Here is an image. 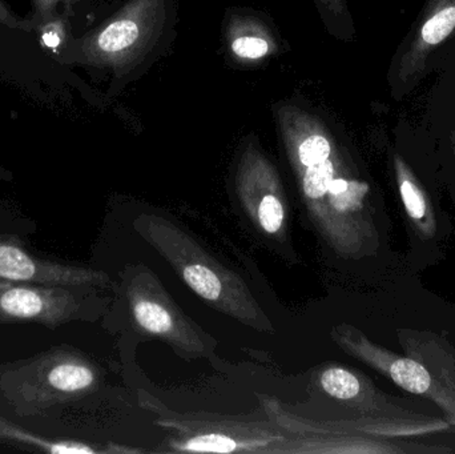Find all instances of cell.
I'll return each mask as SVG.
<instances>
[{
	"label": "cell",
	"instance_id": "obj_1",
	"mask_svg": "<svg viewBox=\"0 0 455 454\" xmlns=\"http://www.w3.org/2000/svg\"><path fill=\"white\" fill-rule=\"evenodd\" d=\"M76 287L84 285L4 283L0 285V324L36 323L56 328L82 319L84 301Z\"/></svg>",
	"mask_w": 455,
	"mask_h": 454
},
{
	"label": "cell",
	"instance_id": "obj_2",
	"mask_svg": "<svg viewBox=\"0 0 455 454\" xmlns=\"http://www.w3.org/2000/svg\"><path fill=\"white\" fill-rule=\"evenodd\" d=\"M455 35V0H432L398 53L403 87L416 84L432 56Z\"/></svg>",
	"mask_w": 455,
	"mask_h": 454
},
{
	"label": "cell",
	"instance_id": "obj_3",
	"mask_svg": "<svg viewBox=\"0 0 455 454\" xmlns=\"http://www.w3.org/2000/svg\"><path fill=\"white\" fill-rule=\"evenodd\" d=\"M0 280L50 285H98L106 282L101 272L35 258L16 240L0 237Z\"/></svg>",
	"mask_w": 455,
	"mask_h": 454
},
{
	"label": "cell",
	"instance_id": "obj_4",
	"mask_svg": "<svg viewBox=\"0 0 455 454\" xmlns=\"http://www.w3.org/2000/svg\"><path fill=\"white\" fill-rule=\"evenodd\" d=\"M36 370V375L42 376V380H37L34 386L42 384L45 399L52 396V400H58L79 394L90 388L95 381L92 370L75 359H48L42 367L37 365Z\"/></svg>",
	"mask_w": 455,
	"mask_h": 454
},
{
	"label": "cell",
	"instance_id": "obj_5",
	"mask_svg": "<svg viewBox=\"0 0 455 454\" xmlns=\"http://www.w3.org/2000/svg\"><path fill=\"white\" fill-rule=\"evenodd\" d=\"M138 37V24L130 19H119L99 32L92 43L85 44V50L88 56L109 58L135 44Z\"/></svg>",
	"mask_w": 455,
	"mask_h": 454
},
{
	"label": "cell",
	"instance_id": "obj_6",
	"mask_svg": "<svg viewBox=\"0 0 455 454\" xmlns=\"http://www.w3.org/2000/svg\"><path fill=\"white\" fill-rule=\"evenodd\" d=\"M387 372L395 384L411 394H429L432 389V378L427 368L414 360H389L387 362Z\"/></svg>",
	"mask_w": 455,
	"mask_h": 454
},
{
	"label": "cell",
	"instance_id": "obj_7",
	"mask_svg": "<svg viewBox=\"0 0 455 454\" xmlns=\"http://www.w3.org/2000/svg\"><path fill=\"white\" fill-rule=\"evenodd\" d=\"M133 315L138 324L152 335H168L175 327V322L168 309L155 301H136Z\"/></svg>",
	"mask_w": 455,
	"mask_h": 454
},
{
	"label": "cell",
	"instance_id": "obj_8",
	"mask_svg": "<svg viewBox=\"0 0 455 454\" xmlns=\"http://www.w3.org/2000/svg\"><path fill=\"white\" fill-rule=\"evenodd\" d=\"M183 277L187 284L205 300L218 301L223 292L218 274L202 264L184 267Z\"/></svg>",
	"mask_w": 455,
	"mask_h": 454
},
{
	"label": "cell",
	"instance_id": "obj_9",
	"mask_svg": "<svg viewBox=\"0 0 455 454\" xmlns=\"http://www.w3.org/2000/svg\"><path fill=\"white\" fill-rule=\"evenodd\" d=\"M323 391L339 400L355 399L361 391L360 381L349 370L331 368L321 378Z\"/></svg>",
	"mask_w": 455,
	"mask_h": 454
},
{
	"label": "cell",
	"instance_id": "obj_10",
	"mask_svg": "<svg viewBox=\"0 0 455 454\" xmlns=\"http://www.w3.org/2000/svg\"><path fill=\"white\" fill-rule=\"evenodd\" d=\"M334 179V167L331 160L326 159L318 164L310 165L305 172L304 191L310 199H321L329 192Z\"/></svg>",
	"mask_w": 455,
	"mask_h": 454
},
{
	"label": "cell",
	"instance_id": "obj_11",
	"mask_svg": "<svg viewBox=\"0 0 455 454\" xmlns=\"http://www.w3.org/2000/svg\"><path fill=\"white\" fill-rule=\"evenodd\" d=\"M400 192L405 204L406 212L411 220L422 223L427 218V205L424 192L409 178L406 173H400Z\"/></svg>",
	"mask_w": 455,
	"mask_h": 454
},
{
	"label": "cell",
	"instance_id": "obj_12",
	"mask_svg": "<svg viewBox=\"0 0 455 454\" xmlns=\"http://www.w3.org/2000/svg\"><path fill=\"white\" fill-rule=\"evenodd\" d=\"M183 450L188 452L230 453L238 450L237 442L221 434H205L195 437L183 444Z\"/></svg>",
	"mask_w": 455,
	"mask_h": 454
},
{
	"label": "cell",
	"instance_id": "obj_13",
	"mask_svg": "<svg viewBox=\"0 0 455 454\" xmlns=\"http://www.w3.org/2000/svg\"><path fill=\"white\" fill-rule=\"evenodd\" d=\"M259 220L267 234H275L281 228L283 221V208L277 197L267 195L261 200L259 205Z\"/></svg>",
	"mask_w": 455,
	"mask_h": 454
},
{
	"label": "cell",
	"instance_id": "obj_14",
	"mask_svg": "<svg viewBox=\"0 0 455 454\" xmlns=\"http://www.w3.org/2000/svg\"><path fill=\"white\" fill-rule=\"evenodd\" d=\"M329 155H331V144L323 136H310L299 147V160L307 167L323 162L328 159Z\"/></svg>",
	"mask_w": 455,
	"mask_h": 454
},
{
	"label": "cell",
	"instance_id": "obj_15",
	"mask_svg": "<svg viewBox=\"0 0 455 454\" xmlns=\"http://www.w3.org/2000/svg\"><path fill=\"white\" fill-rule=\"evenodd\" d=\"M64 40H66V24L61 19L53 16L52 19L43 23L42 34H40L43 47L56 51L61 47Z\"/></svg>",
	"mask_w": 455,
	"mask_h": 454
},
{
	"label": "cell",
	"instance_id": "obj_16",
	"mask_svg": "<svg viewBox=\"0 0 455 454\" xmlns=\"http://www.w3.org/2000/svg\"><path fill=\"white\" fill-rule=\"evenodd\" d=\"M233 52L241 58L257 59L264 56L269 47L264 39L259 37L243 36L238 37L233 42Z\"/></svg>",
	"mask_w": 455,
	"mask_h": 454
},
{
	"label": "cell",
	"instance_id": "obj_17",
	"mask_svg": "<svg viewBox=\"0 0 455 454\" xmlns=\"http://www.w3.org/2000/svg\"><path fill=\"white\" fill-rule=\"evenodd\" d=\"M72 0H34L36 16L42 23L50 20L55 16L56 8L61 3H71Z\"/></svg>",
	"mask_w": 455,
	"mask_h": 454
},
{
	"label": "cell",
	"instance_id": "obj_18",
	"mask_svg": "<svg viewBox=\"0 0 455 454\" xmlns=\"http://www.w3.org/2000/svg\"><path fill=\"white\" fill-rule=\"evenodd\" d=\"M0 24L8 27V28L26 29L28 31L32 26L27 21L21 20L18 16L13 15L12 11L0 0Z\"/></svg>",
	"mask_w": 455,
	"mask_h": 454
},
{
	"label": "cell",
	"instance_id": "obj_19",
	"mask_svg": "<svg viewBox=\"0 0 455 454\" xmlns=\"http://www.w3.org/2000/svg\"><path fill=\"white\" fill-rule=\"evenodd\" d=\"M350 188H352V184L345 180V179H333L331 187H329V192H331L333 196H339V195L349 191Z\"/></svg>",
	"mask_w": 455,
	"mask_h": 454
},
{
	"label": "cell",
	"instance_id": "obj_20",
	"mask_svg": "<svg viewBox=\"0 0 455 454\" xmlns=\"http://www.w3.org/2000/svg\"><path fill=\"white\" fill-rule=\"evenodd\" d=\"M4 283H8V282H2V280H0V285L4 284Z\"/></svg>",
	"mask_w": 455,
	"mask_h": 454
}]
</instances>
